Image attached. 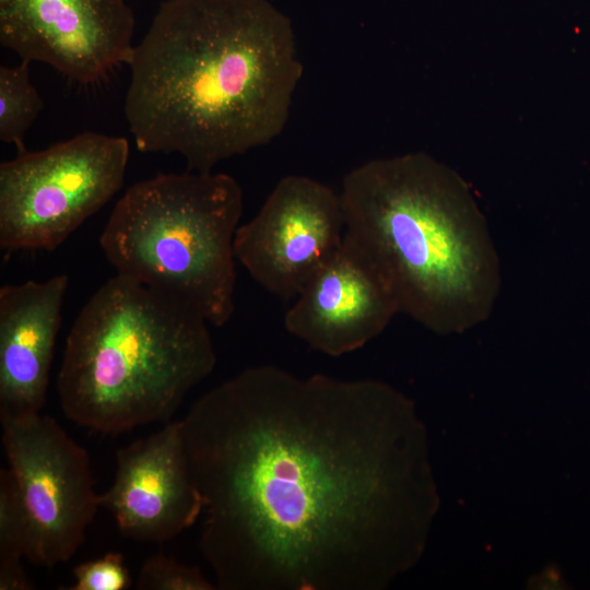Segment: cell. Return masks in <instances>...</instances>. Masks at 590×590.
I'll use <instances>...</instances> for the list:
<instances>
[{"mask_svg":"<svg viewBox=\"0 0 590 590\" xmlns=\"http://www.w3.org/2000/svg\"><path fill=\"white\" fill-rule=\"evenodd\" d=\"M404 401L374 380L249 367L181 421L221 590H370L401 564Z\"/></svg>","mask_w":590,"mask_h":590,"instance_id":"1","label":"cell"},{"mask_svg":"<svg viewBox=\"0 0 590 590\" xmlns=\"http://www.w3.org/2000/svg\"><path fill=\"white\" fill-rule=\"evenodd\" d=\"M128 66L138 150L193 172L278 138L303 74L292 21L269 0H164Z\"/></svg>","mask_w":590,"mask_h":590,"instance_id":"2","label":"cell"},{"mask_svg":"<svg viewBox=\"0 0 590 590\" xmlns=\"http://www.w3.org/2000/svg\"><path fill=\"white\" fill-rule=\"evenodd\" d=\"M344 237L379 271L398 311L437 333L485 321L500 262L464 179L423 153L365 162L343 178Z\"/></svg>","mask_w":590,"mask_h":590,"instance_id":"3","label":"cell"},{"mask_svg":"<svg viewBox=\"0 0 590 590\" xmlns=\"http://www.w3.org/2000/svg\"><path fill=\"white\" fill-rule=\"evenodd\" d=\"M208 324L193 309L116 273L67 337L56 380L63 414L103 434L168 423L215 368Z\"/></svg>","mask_w":590,"mask_h":590,"instance_id":"4","label":"cell"},{"mask_svg":"<svg viewBox=\"0 0 590 590\" xmlns=\"http://www.w3.org/2000/svg\"><path fill=\"white\" fill-rule=\"evenodd\" d=\"M244 197L224 173L158 174L131 185L99 236L117 274L222 327L235 310L234 238Z\"/></svg>","mask_w":590,"mask_h":590,"instance_id":"5","label":"cell"},{"mask_svg":"<svg viewBox=\"0 0 590 590\" xmlns=\"http://www.w3.org/2000/svg\"><path fill=\"white\" fill-rule=\"evenodd\" d=\"M130 146L123 137L79 133L0 164V247H59L122 187Z\"/></svg>","mask_w":590,"mask_h":590,"instance_id":"6","label":"cell"},{"mask_svg":"<svg viewBox=\"0 0 590 590\" xmlns=\"http://www.w3.org/2000/svg\"><path fill=\"white\" fill-rule=\"evenodd\" d=\"M2 444L28 523L26 558L51 568L76 553L99 507L87 451L51 416L1 418Z\"/></svg>","mask_w":590,"mask_h":590,"instance_id":"7","label":"cell"},{"mask_svg":"<svg viewBox=\"0 0 590 590\" xmlns=\"http://www.w3.org/2000/svg\"><path fill=\"white\" fill-rule=\"evenodd\" d=\"M343 236L340 192L314 178L288 175L253 219L238 226L234 252L258 284L290 299L341 246Z\"/></svg>","mask_w":590,"mask_h":590,"instance_id":"8","label":"cell"},{"mask_svg":"<svg viewBox=\"0 0 590 590\" xmlns=\"http://www.w3.org/2000/svg\"><path fill=\"white\" fill-rule=\"evenodd\" d=\"M135 20L125 0H0V43L82 86L129 64Z\"/></svg>","mask_w":590,"mask_h":590,"instance_id":"9","label":"cell"},{"mask_svg":"<svg viewBox=\"0 0 590 590\" xmlns=\"http://www.w3.org/2000/svg\"><path fill=\"white\" fill-rule=\"evenodd\" d=\"M98 503L134 541L161 543L191 527L203 514V499L190 472L181 421L120 448L114 482Z\"/></svg>","mask_w":590,"mask_h":590,"instance_id":"10","label":"cell"},{"mask_svg":"<svg viewBox=\"0 0 590 590\" xmlns=\"http://www.w3.org/2000/svg\"><path fill=\"white\" fill-rule=\"evenodd\" d=\"M398 312L379 271L343 236L341 246L295 297L284 326L309 347L341 356L377 337Z\"/></svg>","mask_w":590,"mask_h":590,"instance_id":"11","label":"cell"},{"mask_svg":"<svg viewBox=\"0 0 590 590\" xmlns=\"http://www.w3.org/2000/svg\"><path fill=\"white\" fill-rule=\"evenodd\" d=\"M67 274L0 288V418L40 413L61 310Z\"/></svg>","mask_w":590,"mask_h":590,"instance_id":"12","label":"cell"},{"mask_svg":"<svg viewBox=\"0 0 590 590\" xmlns=\"http://www.w3.org/2000/svg\"><path fill=\"white\" fill-rule=\"evenodd\" d=\"M28 523L11 471L0 472V590H32L22 564L28 550Z\"/></svg>","mask_w":590,"mask_h":590,"instance_id":"13","label":"cell"},{"mask_svg":"<svg viewBox=\"0 0 590 590\" xmlns=\"http://www.w3.org/2000/svg\"><path fill=\"white\" fill-rule=\"evenodd\" d=\"M30 62L0 67V140L26 151L24 139L40 111L44 101L31 81Z\"/></svg>","mask_w":590,"mask_h":590,"instance_id":"14","label":"cell"},{"mask_svg":"<svg viewBox=\"0 0 590 590\" xmlns=\"http://www.w3.org/2000/svg\"><path fill=\"white\" fill-rule=\"evenodd\" d=\"M138 590H214L197 566H189L157 553L143 563L135 582Z\"/></svg>","mask_w":590,"mask_h":590,"instance_id":"15","label":"cell"},{"mask_svg":"<svg viewBox=\"0 0 590 590\" xmlns=\"http://www.w3.org/2000/svg\"><path fill=\"white\" fill-rule=\"evenodd\" d=\"M73 575L69 590H125L131 585L122 555L114 552L75 566Z\"/></svg>","mask_w":590,"mask_h":590,"instance_id":"16","label":"cell"}]
</instances>
